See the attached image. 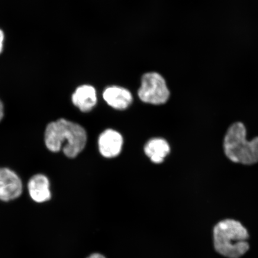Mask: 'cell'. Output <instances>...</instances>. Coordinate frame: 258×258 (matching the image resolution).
<instances>
[{"label":"cell","instance_id":"obj_11","mask_svg":"<svg viewBox=\"0 0 258 258\" xmlns=\"http://www.w3.org/2000/svg\"><path fill=\"white\" fill-rule=\"evenodd\" d=\"M3 117H4V106H3V102L0 100V121L2 120Z\"/></svg>","mask_w":258,"mask_h":258},{"label":"cell","instance_id":"obj_10","mask_svg":"<svg viewBox=\"0 0 258 258\" xmlns=\"http://www.w3.org/2000/svg\"><path fill=\"white\" fill-rule=\"evenodd\" d=\"M170 146L166 140L154 138L148 141L145 146L144 151L147 156L154 163H161L170 153Z\"/></svg>","mask_w":258,"mask_h":258},{"label":"cell","instance_id":"obj_12","mask_svg":"<svg viewBox=\"0 0 258 258\" xmlns=\"http://www.w3.org/2000/svg\"><path fill=\"white\" fill-rule=\"evenodd\" d=\"M3 40H4V34L2 31L0 30V53L2 52L3 49Z\"/></svg>","mask_w":258,"mask_h":258},{"label":"cell","instance_id":"obj_2","mask_svg":"<svg viewBox=\"0 0 258 258\" xmlns=\"http://www.w3.org/2000/svg\"><path fill=\"white\" fill-rule=\"evenodd\" d=\"M212 233L216 252L225 258H240L250 249L249 231L236 219L219 221L213 228Z\"/></svg>","mask_w":258,"mask_h":258},{"label":"cell","instance_id":"obj_7","mask_svg":"<svg viewBox=\"0 0 258 258\" xmlns=\"http://www.w3.org/2000/svg\"><path fill=\"white\" fill-rule=\"evenodd\" d=\"M103 98L109 106L119 110L127 108L133 101L130 91L118 86L106 88L103 93Z\"/></svg>","mask_w":258,"mask_h":258},{"label":"cell","instance_id":"obj_5","mask_svg":"<svg viewBox=\"0 0 258 258\" xmlns=\"http://www.w3.org/2000/svg\"><path fill=\"white\" fill-rule=\"evenodd\" d=\"M22 192V183L17 174L8 168H0V200L4 202L17 199Z\"/></svg>","mask_w":258,"mask_h":258},{"label":"cell","instance_id":"obj_9","mask_svg":"<svg viewBox=\"0 0 258 258\" xmlns=\"http://www.w3.org/2000/svg\"><path fill=\"white\" fill-rule=\"evenodd\" d=\"M72 101L81 111L88 112L91 111L97 102L95 89L89 85L79 87L73 93Z\"/></svg>","mask_w":258,"mask_h":258},{"label":"cell","instance_id":"obj_13","mask_svg":"<svg viewBox=\"0 0 258 258\" xmlns=\"http://www.w3.org/2000/svg\"><path fill=\"white\" fill-rule=\"evenodd\" d=\"M88 258H106L104 255L100 253H93Z\"/></svg>","mask_w":258,"mask_h":258},{"label":"cell","instance_id":"obj_1","mask_svg":"<svg viewBox=\"0 0 258 258\" xmlns=\"http://www.w3.org/2000/svg\"><path fill=\"white\" fill-rule=\"evenodd\" d=\"M44 142L51 152H59L62 150L67 157L75 158L86 146L87 134L80 125L66 119H59L47 125Z\"/></svg>","mask_w":258,"mask_h":258},{"label":"cell","instance_id":"obj_4","mask_svg":"<svg viewBox=\"0 0 258 258\" xmlns=\"http://www.w3.org/2000/svg\"><path fill=\"white\" fill-rule=\"evenodd\" d=\"M138 95L144 102L160 105L167 101L170 92L165 80L160 74L149 73L144 74L142 78Z\"/></svg>","mask_w":258,"mask_h":258},{"label":"cell","instance_id":"obj_8","mask_svg":"<svg viewBox=\"0 0 258 258\" xmlns=\"http://www.w3.org/2000/svg\"><path fill=\"white\" fill-rule=\"evenodd\" d=\"M29 193L34 201L43 203L51 198L50 183L46 176L37 174L32 176L28 182Z\"/></svg>","mask_w":258,"mask_h":258},{"label":"cell","instance_id":"obj_6","mask_svg":"<svg viewBox=\"0 0 258 258\" xmlns=\"http://www.w3.org/2000/svg\"><path fill=\"white\" fill-rule=\"evenodd\" d=\"M123 139L118 132L108 129L100 135L98 147L100 153L106 158L117 157L120 153Z\"/></svg>","mask_w":258,"mask_h":258},{"label":"cell","instance_id":"obj_3","mask_svg":"<svg viewBox=\"0 0 258 258\" xmlns=\"http://www.w3.org/2000/svg\"><path fill=\"white\" fill-rule=\"evenodd\" d=\"M246 128L241 122H234L225 135V156L234 163L251 165L258 163V137L247 141Z\"/></svg>","mask_w":258,"mask_h":258}]
</instances>
